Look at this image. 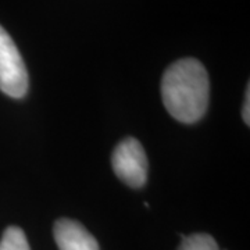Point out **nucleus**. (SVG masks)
I'll return each mask as SVG.
<instances>
[{"label": "nucleus", "instance_id": "3", "mask_svg": "<svg viewBox=\"0 0 250 250\" xmlns=\"http://www.w3.org/2000/svg\"><path fill=\"white\" fill-rule=\"evenodd\" d=\"M116 175L128 187L141 188L147 178V157L142 145L135 138H126L117 145L111 156Z\"/></svg>", "mask_w": 250, "mask_h": 250}, {"label": "nucleus", "instance_id": "2", "mask_svg": "<svg viewBox=\"0 0 250 250\" xmlns=\"http://www.w3.org/2000/svg\"><path fill=\"white\" fill-rule=\"evenodd\" d=\"M28 71L17 46L0 25V90L7 96L21 99L28 92Z\"/></svg>", "mask_w": 250, "mask_h": 250}, {"label": "nucleus", "instance_id": "6", "mask_svg": "<svg viewBox=\"0 0 250 250\" xmlns=\"http://www.w3.org/2000/svg\"><path fill=\"white\" fill-rule=\"evenodd\" d=\"M178 250H220L213 236L207 233H193L182 238Z\"/></svg>", "mask_w": 250, "mask_h": 250}, {"label": "nucleus", "instance_id": "5", "mask_svg": "<svg viewBox=\"0 0 250 250\" xmlns=\"http://www.w3.org/2000/svg\"><path fill=\"white\" fill-rule=\"evenodd\" d=\"M0 250H31V248L21 228L9 227L0 239Z\"/></svg>", "mask_w": 250, "mask_h": 250}, {"label": "nucleus", "instance_id": "1", "mask_svg": "<svg viewBox=\"0 0 250 250\" xmlns=\"http://www.w3.org/2000/svg\"><path fill=\"white\" fill-rule=\"evenodd\" d=\"M210 82L205 65L196 59H181L166 70L161 80L164 107L175 120L193 124L208 106Z\"/></svg>", "mask_w": 250, "mask_h": 250}, {"label": "nucleus", "instance_id": "4", "mask_svg": "<svg viewBox=\"0 0 250 250\" xmlns=\"http://www.w3.org/2000/svg\"><path fill=\"white\" fill-rule=\"evenodd\" d=\"M53 233L60 250H100L98 241L78 221L60 218L54 224Z\"/></svg>", "mask_w": 250, "mask_h": 250}, {"label": "nucleus", "instance_id": "7", "mask_svg": "<svg viewBox=\"0 0 250 250\" xmlns=\"http://www.w3.org/2000/svg\"><path fill=\"white\" fill-rule=\"evenodd\" d=\"M249 104H250V88L248 85V89H246V100H245V104H243V121L246 123V125H249L250 123V113H249Z\"/></svg>", "mask_w": 250, "mask_h": 250}]
</instances>
